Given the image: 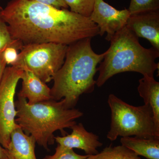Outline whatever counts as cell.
<instances>
[{
    "mask_svg": "<svg viewBox=\"0 0 159 159\" xmlns=\"http://www.w3.org/2000/svg\"><path fill=\"white\" fill-rule=\"evenodd\" d=\"M85 159H142L129 148L122 145L112 146V145L104 148L100 152L89 156Z\"/></svg>",
    "mask_w": 159,
    "mask_h": 159,
    "instance_id": "obj_15",
    "label": "cell"
},
{
    "mask_svg": "<svg viewBox=\"0 0 159 159\" xmlns=\"http://www.w3.org/2000/svg\"><path fill=\"white\" fill-rule=\"evenodd\" d=\"M89 155H81L76 153L72 148L57 145L53 155L47 156L43 159H85Z\"/></svg>",
    "mask_w": 159,
    "mask_h": 159,
    "instance_id": "obj_19",
    "label": "cell"
},
{
    "mask_svg": "<svg viewBox=\"0 0 159 159\" xmlns=\"http://www.w3.org/2000/svg\"><path fill=\"white\" fill-rule=\"evenodd\" d=\"M120 142L122 145L133 151L138 156L148 159H159V138L122 137Z\"/></svg>",
    "mask_w": 159,
    "mask_h": 159,
    "instance_id": "obj_13",
    "label": "cell"
},
{
    "mask_svg": "<svg viewBox=\"0 0 159 159\" xmlns=\"http://www.w3.org/2000/svg\"><path fill=\"white\" fill-rule=\"evenodd\" d=\"M68 46L51 43L24 45L12 66L29 70L43 82H50L63 64Z\"/></svg>",
    "mask_w": 159,
    "mask_h": 159,
    "instance_id": "obj_6",
    "label": "cell"
},
{
    "mask_svg": "<svg viewBox=\"0 0 159 159\" xmlns=\"http://www.w3.org/2000/svg\"><path fill=\"white\" fill-rule=\"evenodd\" d=\"M2 9L0 7V52L4 51L8 46L21 43L17 40L13 39L11 37L8 26L2 16Z\"/></svg>",
    "mask_w": 159,
    "mask_h": 159,
    "instance_id": "obj_18",
    "label": "cell"
},
{
    "mask_svg": "<svg viewBox=\"0 0 159 159\" xmlns=\"http://www.w3.org/2000/svg\"><path fill=\"white\" fill-rule=\"evenodd\" d=\"M130 16L128 9L119 10L103 0H95L90 19L98 26L99 35L110 41L114 35L126 26Z\"/></svg>",
    "mask_w": 159,
    "mask_h": 159,
    "instance_id": "obj_8",
    "label": "cell"
},
{
    "mask_svg": "<svg viewBox=\"0 0 159 159\" xmlns=\"http://www.w3.org/2000/svg\"><path fill=\"white\" fill-rule=\"evenodd\" d=\"M16 118L15 121L26 134L33 137L39 145L48 149L54 144V133L59 130L63 136L66 128L77 123L76 119L83 116L77 109L68 108L63 99H51L29 104L27 99L18 97L16 101Z\"/></svg>",
    "mask_w": 159,
    "mask_h": 159,
    "instance_id": "obj_3",
    "label": "cell"
},
{
    "mask_svg": "<svg viewBox=\"0 0 159 159\" xmlns=\"http://www.w3.org/2000/svg\"><path fill=\"white\" fill-rule=\"evenodd\" d=\"M137 37L126 27L117 32L110 41V46L99 63L96 85L101 87L114 75L126 72L140 73L154 77L159 68L156 60L159 51L153 48L142 47Z\"/></svg>",
    "mask_w": 159,
    "mask_h": 159,
    "instance_id": "obj_4",
    "label": "cell"
},
{
    "mask_svg": "<svg viewBox=\"0 0 159 159\" xmlns=\"http://www.w3.org/2000/svg\"><path fill=\"white\" fill-rule=\"evenodd\" d=\"M22 88L18 97L28 99L29 104L48 101L52 99L51 89L37 77L35 74L28 70H23Z\"/></svg>",
    "mask_w": 159,
    "mask_h": 159,
    "instance_id": "obj_11",
    "label": "cell"
},
{
    "mask_svg": "<svg viewBox=\"0 0 159 159\" xmlns=\"http://www.w3.org/2000/svg\"><path fill=\"white\" fill-rule=\"evenodd\" d=\"M107 102L111 119L107 137L110 141H115L119 136L159 138V126L150 106H134L113 94L109 95Z\"/></svg>",
    "mask_w": 159,
    "mask_h": 159,
    "instance_id": "obj_5",
    "label": "cell"
},
{
    "mask_svg": "<svg viewBox=\"0 0 159 159\" xmlns=\"http://www.w3.org/2000/svg\"><path fill=\"white\" fill-rule=\"evenodd\" d=\"M138 91L145 104L151 107L154 118L159 126V82L154 77L143 76L139 80Z\"/></svg>",
    "mask_w": 159,
    "mask_h": 159,
    "instance_id": "obj_14",
    "label": "cell"
},
{
    "mask_svg": "<svg viewBox=\"0 0 159 159\" xmlns=\"http://www.w3.org/2000/svg\"><path fill=\"white\" fill-rule=\"evenodd\" d=\"M3 51L0 52V82L2 78L7 65V63L4 58Z\"/></svg>",
    "mask_w": 159,
    "mask_h": 159,
    "instance_id": "obj_22",
    "label": "cell"
},
{
    "mask_svg": "<svg viewBox=\"0 0 159 159\" xmlns=\"http://www.w3.org/2000/svg\"><path fill=\"white\" fill-rule=\"evenodd\" d=\"M31 2L43 3L51 5L58 9H66L69 8L63 0H26Z\"/></svg>",
    "mask_w": 159,
    "mask_h": 159,
    "instance_id": "obj_21",
    "label": "cell"
},
{
    "mask_svg": "<svg viewBox=\"0 0 159 159\" xmlns=\"http://www.w3.org/2000/svg\"><path fill=\"white\" fill-rule=\"evenodd\" d=\"M91 39H84L68 46L63 64L53 78L52 99H63L67 108H74L82 94L91 93L95 89L97 65L105 53L94 52Z\"/></svg>",
    "mask_w": 159,
    "mask_h": 159,
    "instance_id": "obj_2",
    "label": "cell"
},
{
    "mask_svg": "<svg viewBox=\"0 0 159 159\" xmlns=\"http://www.w3.org/2000/svg\"><path fill=\"white\" fill-rule=\"evenodd\" d=\"M128 10L130 15L158 11L159 0H131Z\"/></svg>",
    "mask_w": 159,
    "mask_h": 159,
    "instance_id": "obj_16",
    "label": "cell"
},
{
    "mask_svg": "<svg viewBox=\"0 0 159 159\" xmlns=\"http://www.w3.org/2000/svg\"><path fill=\"white\" fill-rule=\"evenodd\" d=\"M126 27L138 37L148 40L159 51V10L130 15Z\"/></svg>",
    "mask_w": 159,
    "mask_h": 159,
    "instance_id": "obj_9",
    "label": "cell"
},
{
    "mask_svg": "<svg viewBox=\"0 0 159 159\" xmlns=\"http://www.w3.org/2000/svg\"><path fill=\"white\" fill-rule=\"evenodd\" d=\"M70 11L89 17L93 9L95 0H63Z\"/></svg>",
    "mask_w": 159,
    "mask_h": 159,
    "instance_id": "obj_17",
    "label": "cell"
},
{
    "mask_svg": "<svg viewBox=\"0 0 159 159\" xmlns=\"http://www.w3.org/2000/svg\"><path fill=\"white\" fill-rule=\"evenodd\" d=\"M14 39L23 45L55 43L69 46L99 35L89 18L66 9L26 0H11L2 11Z\"/></svg>",
    "mask_w": 159,
    "mask_h": 159,
    "instance_id": "obj_1",
    "label": "cell"
},
{
    "mask_svg": "<svg viewBox=\"0 0 159 159\" xmlns=\"http://www.w3.org/2000/svg\"><path fill=\"white\" fill-rule=\"evenodd\" d=\"M23 71L13 66L6 67L0 82V144L6 149L12 131L20 127L15 121L17 111L14 97Z\"/></svg>",
    "mask_w": 159,
    "mask_h": 159,
    "instance_id": "obj_7",
    "label": "cell"
},
{
    "mask_svg": "<svg viewBox=\"0 0 159 159\" xmlns=\"http://www.w3.org/2000/svg\"><path fill=\"white\" fill-rule=\"evenodd\" d=\"M24 45L22 43L12 45L8 46L3 51L4 58L7 65L13 66L17 60L19 53L18 51L22 48Z\"/></svg>",
    "mask_w": 159,
    "mask_h": 159,
    "instance_id": "obj_20",
    "label": "cell"
},
{
    "mask_svg": "<svg viewBox=\"0 0 159 159\" xmlns=\"http://www.w3.org/2000/svg\"><path fill=\"white\" fill-rule=\"evenodd\" d=\"M72 133L62 137H54L58 145L72 148L84 151L89 156L96 155L99 152L97 148L101 147L102 143L96 134L88 131L81 123L76 124L70 128Z\"/></svg>",
    "mask_w": 159,
    "mask_h": 159,
    "instance_id": "obj_10",
    "label": "cell"
},
{
    "mask_svg": "<svg viewBox=\"0 0 159 159\" xmlns=\"http://www.w3.org/2000/svg\"><path fill=\"white\" fill-rule=\"evenodd\" d=\"M36 143L33 137L17 127L11 132L10 142L6 149L8 159H37L34 151Z\"/></svg>",
    "mask_w": 159,
    "mask_h": 159,
    "instance_id": "obj_12",
    "label": "cell"
},
{
    "mask_svg": "<svg viewBox=\"0 0 159 159\" xmlns=\"http://www.w3.org/2000/svg\"><path fill=\"white\" fill-rule=\"evenodd\" d=\"M0 159H8L7 150L0 144Z\"/></svg>",
    "mask_w": 159,
    "mask_h": 159,
    "instance_id": "obj_23",
    "label": "cell"
}]
</instances>
